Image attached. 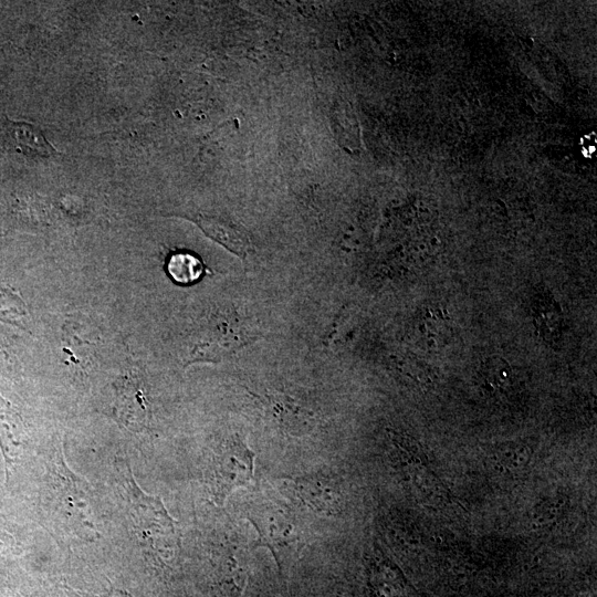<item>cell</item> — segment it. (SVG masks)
<instances>
[{
	"label": "cell",
	"mask_w": 597,
	"mask_h": 597,
	"mask_svg": "<svg viewBox=\"0 0 597 597\" xmlns=\"http://www.w3.org/2000/svg\"><path fill=\"white\" fill-rule=\"evenodd\" d=\"M48 509L57 528L80 538L97 534L88 486L70 470L64 457H54L49 469Z\"/></svg>",
	"instance_id": "6da1fadb"
},
{
	"label": "cell",
	"mask_w": 597,
	"mask_h": 597,
	"mask_svg": "<svg viewBox=\"0 0 597 597\" xmlns=\"http://www.w3.org/2000/svg\"><path fill=\"white\" fill-rule=\"evenodd\" d=\"M245 517L258 533L253 548L270 549L282 570L302 546V532L293 512L280 502L263 500L251 504Z\"/></svg>",
	"instance_id": "7a4b0ae2"
},
{
	"label": "cell",
	"mask_w": 597,
	"mask_h": 597,
	"mask_svg": "<svg viewBox=\"0 0 597 597\" xmlns=\"http://www.w3.org/2000/svg\"><path fill=\"white\" fill-rule=\"evenodd\" d=\"M116 471L123 499L136 530L151 545H165L174 535V523L161 501L146 494L138 486L126 461H119Z\"/></svg>",
	"instance_id": "3957f363"
},
{
	"label": "cell",
	"mask_w": 597,
	"mask_h": 597,
	"mask_svg": "<svg viewBox=\"0 0 597 597\" xmlns=\"http://www.w3.org/2000/svg\"><path fill=\"white\" fill-rule=\"evenodd\" d=\"M254 452L239 437L227 439L212 457L209 467L210 491L217 504H222L231 492L252 480Z\"/></svg>",
	"instance_id": "277c9868"
},
{
	"label": "cell",
	"mask_w": 597,
	"mask_h": 597,
	"mask_svg": "<svg viewBox=\"0 0 597 597\" xmlns=\"http://www.w3.org/2000/svg\"><path fill=\"white\" fill-rule=\"evenodd\" d=\"M454 334L453 321L444 306L427 303L413 321L417 344L426 352H439L448 346Z\"/></svg>",
	"instance_id": "5b68a950"
},
{
	"label": "cell",
	"mask_w": 597,
	"mask_h": 597,
	"mask_svg": "<svg viewBox=\"0 0 597 597\" xmlns=\"http://www.w3.org/2000/svg\"><path fill=\"white\" fill-rule=\"evenodd\" d=\"M293 486L302 502L315 513L336 515L342 510V493L335 480L325 473L297 476Z\"/></svg>",
	"instance_id": "8992f818"
},
{
	"label": "cell",
	"mask_w": 597,
	"mask_h": 597,
	"mask_svg": "<svg viewBox=\"0 0 597 597\" xmlns=\"http://www.w3.org/2000/svg\"><path fill=\"white\" fill-rule=\"evenodd\" d=\"M531 314L541 341L548 347L558 349L563 341V312L553 294L543 286L534 290L531 300Z\"/></svg>",
	"instance_id": "52a82bcc"
},
{
	"label": "cell",
	"mask_w": 597,
	"mask_h": 597,
	"mask_svg": "<svg viewBox=\"0 0 597 597\" xmlns=\"http://www.w3.org/2000/svg\"><path fill=\"white\" fill-rule=\"evenodd\" d=\"M196 222L208 237L242 260L253 250L248 232L230 220L199 216Z\"/></svg>",
	"instance_id": "ba28073f"
},
{
	"label": "cell",
	"mask_w": 597,
	"mask_h": 597,
	"mask_svg": "<svg viewBox=\"0 0 597 597\" xmlns=\"http://www.w3.org/2000/svg\"><path fill=\"white\" fill-rule=\"evenodd\" d=\"M25 441L21 417L12 405L0 396V448L7 471L15 462Z\"/></svg>",
	"instance_id": "9c48e42d"
},
{
	"label": "cell",
	"mask_w": 597,
	"mask_h": 597,
	"mask_svg": "<svg viewBox=\"0 0 597 597\" xmlns=\"http://www.w3.org/2000/svg\"><path fill=\"white\" fill-rule=\"evenodd\" d=\"M117 410L122 422L134 430L145 426L148 418V407L143 392L129 383L118 391Z\"/></svg>",
	"instance_id": "30bf717a"
},
{
	"label": "cell",
	"mask_w": 597,
	"mask_h": 597,
	"mask_svg": "<svg viewBox=\"0 0 597 597\" xmlns=\"http://www.w3.org/2000/svg\"><path fill=\"white\" fill-rule=\"evenodd\" d=\"M11 133L19 149L27 156L49 158L56 150L42 132L25 123H11Z\"/></svg>",
	"instance_id": "8fae6325"
},
{
	"label": "cell",
	"mask_w": 597,
	"mask_h": 597,
	"mask_svg": "<svg viewBox=\"0 0 597 597\" xmlns=\"http://www.w3.org/2000/svg\"><path fill=\"white\" fill-rule=\"evenodd\" d=\"M169 276L178 284L188 285L197 282L205 272L202 261L188 251L171 253L166 264Z\"/></svg>",
	"instance_id": "7c38bea8"
},
{
	"label": "cell",
	"mask_w": 597,
	"mask_h": 597,
	"mask_svg": "<svg viewBox=\"0 0 597 597\" xmlns=\"http://www.w3.org/2000/svg\"><path fill=\"white\" fill-rule=\"evenodd\" d=\"M478 375L486 389L502 391L511 384L512 367L503 357L491 355L480 363Z\"/></svg>",
	"instance_id": "4fadbf2b"
},
{
	"label": "cell",
	"mask_w": 597,
	"mask_h": 597,
	"mask_svg": "<svg viewBox=\"0 0 597 597\" xmlns=\"http://www.w3.org/2000/svg\"><path fill=\"white\" fill-rule=\"evenodd\" d=\"M30 314L22 297L13 289L0 285V320L23 327Z\"/></svg>",
	"instance_id": "5bb4252c"
}]
</instances>
